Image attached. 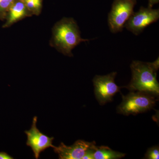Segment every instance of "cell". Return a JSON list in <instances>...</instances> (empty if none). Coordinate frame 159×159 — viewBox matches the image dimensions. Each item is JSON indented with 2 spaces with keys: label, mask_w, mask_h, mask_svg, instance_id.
I'll use <instances>...</instances> for the list:
<instances>
[{
  "label": "cell",
  "mask_w": 159,
  "mask_h": 159,
  "mask_svg": "<svg viewBox=\"0 0 159 159\" xmlns=\"http://www.w3.org/2000/svg\"><path fill=\"white\" fill-rule=\"evenodd\" d=\"M137 0H114L108 14V24L112 33L123 30L125 23L134 12Z\"/></svg>",
  "instance_id": "cell-4"
},
{
  "label": "cell",
  "mask_w": 159,
  "mask_h": 159,
  "mask_svg": "<svg viewBox=\"0 0 159 159\" xmlns=\"http://www.w3.org/2000/svg\"><path fill=\"white\" fill-rule=\"evenodd\" d=\"M89 40L81 37L79 27L74 19L63 18L53 27L50 43L64 55L72 57L73 49L80 43Z\"/></svg>",
  "instance_id": "cell-1"
},
{
  "label": "cell",
  "mask_w": 159,
  "mask_h": 159,
  "mask_svg": "<svg viewBox=\"0 0 159 159\" xmlns=\"http://www.w3.org/2000/svg\"><path fill=\"white\" fill-rule=\"evenodd\" d=\"M95 145L94 142L79 140L71 146H67L61 142L58 147L54 146L53 148L54 152L58 155L59 159H82L87 150Z\"/></svg>",
  "instance_id": "cell-8"
},
{
  "label": "cell",
  "mask_w": 159,
  "mask_h": 159,
  "mask_svg": "<svg viewBox=\"0 0 159 159\" xmlns=\"http://www.w3.org/2000/svg\"><path fill=\"white\" fill-rule=\"evenodd\" d=\"M145 158L148 159H158L159 149L158 146H154L149 148L145 155Z\"/></svg>",
  "instance_id": "cell-13"
},
{
  "label": "cell",
  "mask_w": 159,
  "mask_h": 159,
  "mask_svg": "<svg viewBox=\"0 0 159 159\" xmlns=\"http://www.w3.org/2000/svg\"><path fill=\"white\" fill-rule=\"evenodd\" d=\"M159 68V58L152 62L134 61L130 65L132 74L131 80L125 87L132 92H146L157 97L159 84L157 76Z\"/></svg>",
  "instance_id": "cell-2"
},
{
  "label": "cell",
  "mask_w": 159,
  "mask_h": 159,
  "mask_svg": "<svg viewBox=\"0 0 159 159\" xmlns=\"http://www.w3.org/2000/svg\"><path fill=\"white\" fill-rule=\"evenodd\" d=\"M116 72H112L104 76L97 75L93 80L96 98L100 105L112 100L113 97L119 92L121 87L115 82Z\"/></svg>",
  "instance_id": "cell-5"
},
{
  "label": "cell",
  "mask_w": 159,
  "mask_h": 159,
  "mask_svg": "<svg viewBox=\"0 0 159 159\" xmlns=\"http://www.w3.org/2000/svg\"><path fill=\"white\" fill-rule=\"evenodd\" d=\"M12 157L5 152H0V159H12Z\"/></svg>",
  "instance_id": "cell-14"
},
{
  "label": "cell",
  "mask_w": 159,
  "mask_h": 159,
  "mask_svg": "<svg viewBox=\"0 0 159 159\" xmlns=\"http://www.w3.org/2000/svg\"><path fill=\"white\" fill-rule=\"evenodd\" d=\"M31 16L22 0H16L8 11L3 28H8L19 21Z\"/></svg>",
  "instance_id": "cell-9"
},
{
  "label": "cell",
  "mask_w": 159,
  "mask_h": 159,
  "mask_svg": "<svg viewBox=\"0 0 159 159\" xmlns=\"http://www.w3.org/2000/svg\"><path fill=\"white\" fill-rule=\"evenodd\" d=\"M37 122V117H34L31 128L25 131V133L28 138L26 144L31 147L35 158L38 159L41 152L47 148L54 147L52 145L54 138H50L41 132L36 126Z\"/></svg>",
  "instance_id": "cell-7"
},
{
  "label": "cell",
  "mask_w": 159,
  "mask_h": 159,
  "mask_svg": "<svg viewBox=\"0 0 159 159\" xmlns=\"http://www.w3.org/2000/svg\"><path fill=\"white\" fill-rule=\"evenodd\" d=\"M32 15H39L42 7V0H22Z\"/></svg>",
  "instance_id": "cell-11"
},
{
  "label": "cell",
  "mask_w": 159,
  "mask_h": 159,
  "mask_svg": "<svg viewBox=\"0 0 159 159\" xmlns=\"http://www.w3.org/2000/svg\"><path fill=\"white\" fill-rule=\"evenodd\" d=\"M159 18V9L141 7L139 11L134 12L124 27L135 35H139L151 24L156 22Z\"/></svg>",
  "instance_id": "cell-6"
},
{
  "label": "cell",
  "mask_w": 159,
  "mask_h": 159,
  "mask_svg": "<svg viewBox=\"0 0 159 159\" xmlns=\"http://www.w3.org/2000/svg\"><path fill=\"white\" fill-rule=\"evenodd\" d=\"M148 7L152 8L154 5L159 3V0H148Z\"/></svg>",
  "instance_id": "cell-15"
},
{
  "label": "cell",
  "mask_w": 159,
  "mask_h": 159,
  "mask_svg": "<svg viewBox=\"0 0 159 159\" xmlns=\"http://www.w3.org/2000/svg\"><path fill=\"white\" fill-rule=\"evenodd\" d=\"M156 96L146 92H132L122 96V101L117 108L118 113L125 116L136 115L149 110L153 107Z\"/></svg>",
  "instance_id": "cell-3"
},
{
  "label": "cell",
  "mask_w": 159,
  "mask_h": 159,
  "mask_svg": "<svg viewBox=\"0 0 159 159\" xmlns=\"http://www.w3.org/2000/svg\"><path fill=\"white\" fill-rule=\"evenodd\" d=\"M16 0H0V19L5 20L7 13L12 4Z\"/></svg>",
  "instance_id": "cell-12"
},
{
  "label": "cell",
  "mask_w": 159,
  "mask_h": 159,
  "mask_svg": "<svg viewBox=\"0 0 159 159\" xmlns=\"http://www.w3.org/2000/svg\"><path fill=\"white\" fill-rule=\"evenodd\" d=\"M125 155V153L112 150L107 146H96L93 156L94 159H117Z\"/></svg>",
  "instance_id": "cell-10"
}]
</instances>
